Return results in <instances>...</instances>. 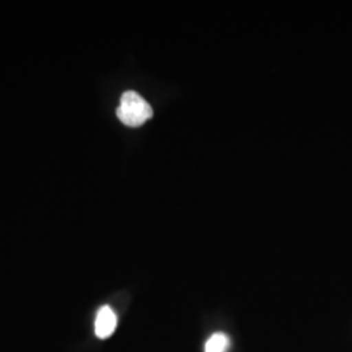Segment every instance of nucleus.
Returning <instances> with one entry per match:
<instances>
[{
  "label": "nucleus",
  "mask_w": 352,
  "mask_h": 352,
  "mask_svg": "<svg viewBox=\"0 0 352 352\" xmlns=\"http://www.w3.org/2000/svg\"><path fill=\"white\" fill-rule=\"evenodd\" d=\"M116 115L123 124L128 126H140L153 116V109L139 93L128 90L123 93L120 98V104L116 110Z\"/></svg>",
  "instance_id": "1"
},
{
  "label": "nucleus",
  "mask_w": 352,
  "mask_h": 352,
  "mask_svg": "<svg viewBox=\"0 0 352 352\" xmlns=\"http://www.w3.org/2000/svg\"><path fill=\"white\" fill-rule=\"evenodd\" d=\"M116 325H118V318L113 308L109 305L102 307L96 317V324H94L96 336L100 340H107L113 336Z\"/></svg>",
  "instance_id": "2"
},
{
  "label": "nucleus",
  "mask_w": 352,
  "mask_h": 352,
  "mask_svg": "<svg viewBox=\"0 0 352 352\" xmlns=\"http://www.w3.org/2000/svg\"><path fill=\"white\" fill-rule=\"evenodd\" d=\"M231 346V340L225 333H214L213 336L206 340L205 352H227Z\"/></svg>",
  "instance_id": "3"
}]
</instances>
